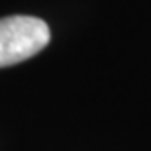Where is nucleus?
Masks as SVG:
<instances>
[{
    "label": "nucleus",
    "mask_w": 151,
    "mask_h": 151,
    "mask_svg": "<svg viewBox=\"0 0 151 151\" xmlns=\"http://www.w3.org/2000/svg\"><path fill=\"white\" fill-rule=\"evenodd\" d=\"M51 39L49 26L34 16H8L0 20V69L37 55Z\"/></svg>",
    "instance_id": "obj_1"
}]
</instances>
